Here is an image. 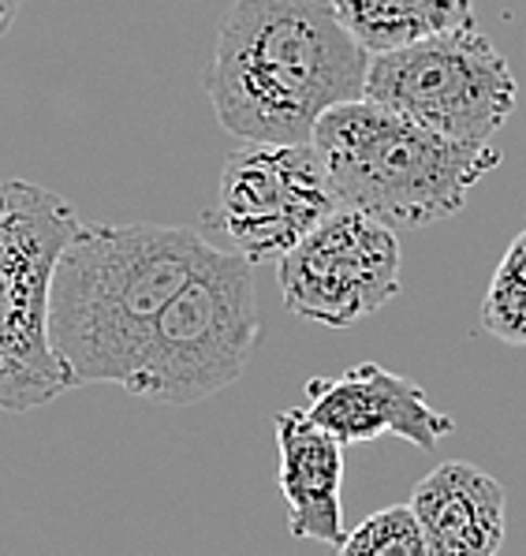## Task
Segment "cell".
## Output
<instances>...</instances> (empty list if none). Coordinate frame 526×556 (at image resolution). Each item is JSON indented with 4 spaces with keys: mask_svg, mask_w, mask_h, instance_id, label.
<instances>
[{
    "mask_svg": "<svg viewBox=\"0 0 526 556\" xmlns=\"http://www.w3.org/2000/svg\"><path fill=\"white\" fill-rule=\"evenodd\" d=\"M370 53L333 0H232L206 93L228 135L251 147H307L321 116L367 98Z\"/></svg>",
    "mask_w": 526,
    "mask_h": 556,
    "instance_id": "obj_1",
    "label": "cell"
},
{
    "mask_svg": "<svg viewBox=\"0 0 526 556\" xmlns=\"http://www.w3.org/2000/svg\"><path fill=\"white\" fill-rule=\"evenodd\" d=\"M217 247L176 225H82L49 295V337L72 384H127L176 292Z\"/></svg>",
    "mask_w": 526,
    "mask_h": 556,
    "instance_id": "obj_2",
    "label": "cell"
},
{
    "mask_svg": "<svg viewBox=\"0 0 526 556\" xmlns=\"http://www.w3.org/2000/svg\"><path fill=\"white\" fill-rule=\"evenodd\" d=\"M310 147L336 210L367 213L393 232L456 217L466 194L504 165L489 142H452L367 98L321 116Z\"/></svg>",
    "mask_w": 526,
    "mask_h": 556,
    "instance_id": "obj_3",
    "label": "cell"
},
{
    "mask_svg": "<svg viewBox=\"0 0 526 556\" xmlns=\"http://www.w3.org/2000/svg\"><path fill=\"white\" fill-rule=\"evenodd\" d=\"M82 220L72 202L30 179L0 184V410L53 404L75 389L49 337V295Z\"/></svg>",
    "mask_w": 526,
    "mask_h": 556,
    "instance_id": "obj_4",
    "label": "cell"
},
{
    "mask_svg": "<svg viewBox=\"0 0 526 556\" xmlns=\"http://www.w3.org/2000/svg\"><path fill=\"white\" fill-rule=\"evenodd\" d=\"M258 340L254 265L217 247L161 311L124 389L168 407L202 404L243 378Z\"/></svg>",
    "mask_w": 526,
    "mask_h": 556,
    "instance_id": "obj_5",
    "label": "cell"
},
{
    "mask_svg": "<svg viewBox=\"0 0 526 556\" xmlns=\"http://www.w3.org/2000/svg\"><path fill=\"white\" fill-rule=\"evenodd\" d=\"M367 101L452 142H489L515 113L519 87L482 30H448L370 56Z\"/></svg>",
    "mask_w": 526,
    "mask_h": 556,
    "instance_id": "obj_6",
    "label": "cell"
},
{
    "mask_svg": "<svg viewBox=\"0 0 526 556\" xmlns=\"http://www.w3.org/2000/svg\"><path fill=\"white\" fill-rule=\"evenodd\" d=\"M400 236L367 213L333 210L277 265V285L295 318L325 329L370 318L400 295Z\"/></svg>",
    "mask_w": 526,
    "mask_h": 556,
    "instance_id": "obj_7",
    "label": "cell"
},
{
    "mask_svg": "<svg viewBox=\"0 0 526 556\" xmlns=\"http://www.w3.org/2000/svg\"><path fill=\"white\" fill-rule=\"evenodd\" d=\"M220 225L251 265L284 258L336 210L325 165L310 147H243L220 173Z\"/></svg>",
    "mask_w": 526,
    "mask_h": 556,
    "instance_id": "obj_8",
    "label": "cell"
},
{
    "mask_svg": "<svg viewBox=\"0 0 526 556\" xmlns=\"http://www.w3.org/2000/svg\"><path fill=\"white\" fill-rule=\"evenodd\" d=\"M307 396V415L341 444H370L396 433L414 448L437 452V444L456 433L452 415L429 404L419 381L377 363H359L336 378H310Z\"/></svg>",
    "mask_w": 526,
    "mask_h": 556,
    "instance_id": "obj_9",
    "label": "cell"
},
{
    "mask_svg": "<svg viewBox=\"0 0 526 556\" xmlns=\"http://www.w3.org/2000/svg\"><path fill=\"white\" fill-rule=\"evenodd\" d=\"M280 497L287 504V534L299 542L344 545V444L307 410H277Z\"/></svg>",
    "mask_w": 526,
    "mask_h": 556,
    "instance_id": "obj_10",
    "label": "cell"
},
{
    "mask_svg": "<svg viewBox=\"0 0 526 556\" xmlns=\"http://www.w3.org/2000/svg\"><path fill=\"white\" fill-rule=\"evenodd\" d=\"M414 511L429 556H497L508 530V493L482 467L448 459L414 485Z\"/></svg>",
    "mask_w": 526,
    "mask_h": 556,
    "instance_id": "obj_11",
    "label": "cell"
},
{
    "mask_svg": "<svg viewBox=\"0 0 526 556\" xmlns=\"http://www.w3.org/2000/svg\"><path fill=\"white\" fill-rule=\"evenodd\" d=\"M333 8L370 56L474 27V0H333Z\"/></svg>",
    "mask_w": 526,
    "mask_h": 556,
    "instance_id": "obj_12",
    "label": "cell"
},
{
    "mask_svg": "<svg viewBox=\"0 0 526 556\" xmlns=\"http://www.w3.org/2000/svg\"><path fill=\"white\" fill-rule=\"evenodd\" d=\"M482 329L504 344L526 348V228L500 258L482 299Z\"/></svg>",
    "mask_w": 526,
    "mask_h": 556,
    "instance_id": "obj_13",
    "label": "cell"
},
{
    "mask_svg": "<svg viewBox=\"0 0 526 556\" xmlns=\"http://www.w3.org/2000/svg\"><path fill=\"white\" fill-rule=\"evenodd\" d=\"M336 556H429V549L414 511L407 504H388L347 530Z\"/></svg>",
    "mask_w": 526,
    "mask_h": 556,
    "instance_id": "obj_14",
    "label": "cell"
},
{
    "mask_svg": "<svg viewBox=\"0 0 526 556\" xmlns=\"http://www.w3.org/2000/svg\"><path fill=\"white\" fill-rule=\"evenodd\" d=\"M23 4H27V0H0V38H4V34L15 27V20H20Z\"/></svg>",
    "mask_w": 526,
    "mask_h": 556,
    "instance_id": "obj_15",
    "label": "cell"
}]
</instances>
